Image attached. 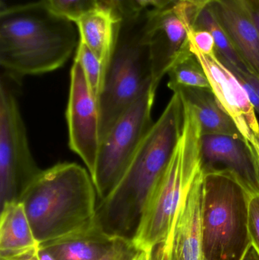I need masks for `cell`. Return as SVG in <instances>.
Instances as JSON below:
<instances>
[{
  "mask_svg": "<svg viewBox=\"0 0 259 260\" xmlns=\"http://www.w3.org/2000/svg\"><path fill=\"white\" fill-rule=\"evenodd\" d=\"M79 44L76 23L55 12L47 0L1 11L2 73L18 82L63 67Z\"/></svg>",
  "mask_w": 259,
  "mask_h": 260,
  "instance_id": "6da1fadb",
  "label": "cell"
},
{
  "mask_svg": "<svg viewBox=\"0 0 259 260\" xmlns=\"http://www.w3.org/2000/svg\"><path fill=\"white\" fill-rule=\"evenodd\" d=\"M183 121V102L173 93L123 177L109 195L98 202L97 218L106 232L126 237V232L135 229L173 157Z\"/></svg>",
  "mask_w": 259,
  "mask_h": 260,
  "instance_id": "7a4b0ae2",
  "label": "cell"
},
{
  "mask_svg": "<svg viewBox=\"0 0 259 260\" xmlns=\"http://www.w3.org/2000/svg\"><path fill=\"white\" fill-rule=\"evenodd\" d=\"M97 200L88 170L63 162L42 170L19 201L41 246L103 227L97 218Z\"/></svg>",
  "mask_w": 259,
  "mask_h": 260,
  "instance_id": "3957f363",
  "label": "cell"
},
{
  "mask_svg": "<svg viewBox=\"0 0 259 260\" xmlns=\"http://www.w3.org/2000/svg\"><path fill=\"white\" fill-rule=\"evenodd\" d=\"M183 104L180 139L164 176L146 203L131 238L136 250L152 251L167 241L182 200L202 170L200 124L193 108Z\"/></svg>",
  "mask_w": 259,
  "mask_h": 260,
  "instance_id": "277c9868",
  "label": "cell"
},
{
  "mask_svg": "<svg viewBox=\"0 0 259 260\" xmlns=\"http://www.w3.org/2000/svg\"><path fill=\"white\" fill-rule=\"evenodd\" d=\"M151 15L152 9H144L119 21L99 96L100 142L122 114L152 85L149 43Z\"/></svg>",
  "mask_w": 259,
  "mask_h": 260,
  "instance_id": "5b68a950",
  "label": "cell"
},
{
  "mask_svg": "<svg viewBox=\"0 0 259 260\" xmlns=\"http://www.w3.org/2000/svg\"><path fill=\"white\" fill-rule=\"evenodd\" d=\"M252 193L226 168L203 170L202 255L208 260H242L252 245Z\"/></svg>",
  "mask_w": 259,
  "mask_h": 260,
  "instance_id": "8992f818",
  "label": "cell"
},
{
  "mask_svg": "<svg viewBox=\"0 0 259 260\" xmlns=\"http://www.w3.org/2000/svg\"><path fill=\"white\" fill-rule=\"evenodd\" d=\"M156 91L152 85L146 88L100 142L92 176L98 201L115 187L152 129Z\"/></svg>",
  "mask_w": 259,
  "mask_h": 260,
  "instance_id": "52a82bcc",
  "label": "cell"
},
{
  "mask_svg": "<svg viewBox=\"0 0 259 260\" xmlns=\"http://www.w3.org/2000/svg\"><path fill=\"white\" fill-rule=\"evenodd\" d=\"M2 73L0 81V200L1 206L20 197L42 169L33 158L14 84Z\"/></svg>",
  "mask_w": 259,
  "mask_h": 260,
  "instance_id": "ba28073f",
  "label": "cell"
},
{
  "mask_svg": "<svg viewBox=\"0 0 259 260\" xmlns=\"http://www.w3.org/2000/svg\"><path fill=\"white\" fill-rule=\"evenodd\" d=\"M66 120L70 149L81 157L92 177L100 145V107L82 67L75 60L70 72Z\"/></svg>",
  "mask_w": 259,
  "mask_h": 260,
  "instance_id": "9c48e42d",
  "label": "cell"
},
{
  "mask_svg": "<svg viewBox=\"0 0 259 260\" xmlns=\"http://www.w3.org/2000/svg\"><path fill=\"white\" fill-rule=\"evenodd\" d=\"M197 9L181 1L164 9H152L149 43L155 89L181 53L190 49L189 31Z\"/></svg>",
  "mask_w": 259,
  "mask_h": 260,
  "instance_id": "30bf717a",
  "label": "cell"
},
{
  "mask_svg": "<svg viewBox=\"0 0 259 260\" xmlns=\"http://www.w3.org/2000/svg\"><path fill=\"white\" fill-rule=\"evenodd\" d=\"M190 46L203 67L214 95L250 145L258 160L259 123L244 87L217 54H203L190 44Z\"/></svg>",
  "mask_w": 259,
  "mask_h": 260,
  "instance_id": "8fae6325",
  "label": "cell"
},
{
  "mask_svg": "<svg viewBox=\"0 0 259 260\" xmlns=\"http://www.w3.org/2000/svg\"><path fill=\"white\" fill-rule=\"evenodd\" d=\"M202 169L225 166L252 194L259 192V165L250 145L241 136L226 134L201 136Z\"/></svg>",
  "mask_w": 259,
  "mask_h": 260,
  "instance_id": "7c38bea8",
  "label": "cell"
},
{
  "mask_svg": "<svg viewBox=\"0 0 259 260\" xmlns=\"http://www.w3.org/2000/svg\"><path fill=\"white\" fill-rule=\"evenodd\" d=\"M208 6L244 59L259 78V33L243 0H212Z\"/></svg>",
  "mask_w": 259,
  "mask_h": 260,
  "instance_id": "4fadbf2b",
  "label": "cell"
},
{
  "mask_svg": "<svg viewBox=\"0 0 259 260\" xmlns=\"http://www.w3.org/2000/svg\"><path fill=\"white\" fill-rule=\"evenodd\" d=\"M0 259L26 260L41 249L22 203L9 202L1 206Z\"/></svg>",
  "mask_w": 259,
  "mask_h": 260,
  "instance_id": "5bb4252c",
  "label": "cell"
},
{
  "mask_svg": "<svg viewBox=\"0 0 259 260\" xmlns=\"http://www.w3.org/2000/svg\"><path fill=\"white\" fill-rule=\"evenodd\" d=\"M203 169L186 194L175 225V239L182 260H202Z\"/></svg>",
  "mask_w": 259,
  "mask_h": 260,
  "instance_id": "9a60e30c",
  "label": "cell"
},
{
  "mask_svg": "<svg viewBox=\"0 0 259 260\" xmlns=\"http://www.w3.org/2000/svg\"><path fill=\"white\" fill-rule=\"evenodd\" d=\"M169 88L179 94L183 102L193 108L200 124L202 135L226 134L243 137L212 90L180 85Z\"/></svg>",
  "mask_w": 259,
  "mask_h": 260,
  "instance_id": "2e32d148",
  "label": "cell"
},
{
  "mask_svg": "<svg viewBox=\"0 0 259 260\" xmlns=\"http://www.w3.org/2000/svg\"><path fill=\"white\" fill-rule=\"evenodd\" d=\"M120 20L109 9L98 7L76 21L79 41L98 57L103 67V76L109 62Z\"/></svg>",
  "mask_w": 259,
  "mask_h": 260,
  "instance_id": "e0dca14e",
  "label": "cell"
},
{
  "mask_svg": "<svg viewBox=\"0 0 259 260\" xmlns=\"http://www.w3.org/2000/svg\"><path fill=\"white\" fill-rule=\"evenodd\" d=\"M120 235L99 227L41 246L56 260H97Z\"/></svg>",
  "mask_w": 259,
  "mask_h": 260,
  "instance_id": "ac0fdd59",
  "label": "cell"
},
{
  "mask_svg": "<svg viewBox=\"0 0 259 260\" xmlns=\"http://www.w3.org/2000/svg\"><path fill=\"white\" fill-rule=\"evenodd\" d=\"M193 26L211 32L215 42L216 54L230 70L239 73H252L209 6L197 9Z\"/></svg>",
  "mask_w": 259,
  "mask_h": 260,
  "instance_id": "d6986e66",
  "label": "cell"
},
{
  "mask_svg": "<svg viewBox=\"0 0 259 260\" xmlns=\"http://www.w3.org/2000/svg\"><path fill=\"white\" fill-rule=\"evenodd\" d=\"M167 75L169 76L168 88L180 85L211 89L206 73L200 61L190 50V49L176 59Z\"/></svg>",
  "mask_w": 259,
  "mask_h": 260,
  "instance_id": "ffe728a7",
  "label": "cell"
},
{
  "mask_svg": "<svg viewBox=\"0 0 259 260\" xmlns=\"http://www.w3.org/2000/svg\"><path fill=\"white\" fill-rule=\"evenodd\" d=\"M74 60L82 67L90 88L99 102L103 79V67L100 59L84 43L79 41Z\"/></svg>",
  "mask_w": 259,
  "mask_h": 260,
  "instance_id": "44dd1931",
  "label": "cell"
},
{
  "mask_svg": "<svg viewBox=\"0 0 259 260\" xmlns=\"http://www.w3.org/2000/svg\"><path fill=\"white\" fill-rule=\"evenodd\" d=\"M47 2L55 12L73 22L100 7L98 0H47Z\"/></svg>",
  "mask_w": 259,
  "mask_h": 260,
  "instance_id": "7402d4cb",
  "label": "cell"
},
{
  "mask_svg": "<svg viewBox=\"0 0 259 260\" xmlns=\"http://www.w3.org/2000/svg\"><path fill=\"white\" fill-rule=\"evenodd\" d=\"M189 40L190 45L203 54H216L214 37L209 30L191 26L189 31Z\"/></svg>",
  "mask_w": 259,
  "mask_h": 260,
  "instance_id": "603a6c76",
  "label": "cell"
},
{
  "mask_svg": "<svg viewBox=\"0 0 259 260\" xmlns=\"http://www.w3.org/2000/svg\"><path fill=\"white\" fill-rule=\"evenodd\" d=\"M99 6L109 9L120 21L137 15L142 9L134 0H98Z\"/></svg>",
  "mask_w": 259,
  "mask_h": 260,
  "instance_id": "cb8c5ba5",
  "label": "cell"
},
{
  "mask_svg": "<svg viewBox=\"0 0 259 260\" xmlns=\"http://www.w3.org/2000/svg\"><path fill=\"white\" fill-rule=\"evenodd\" d=\"M135 251L131 238L120 235L104 254L97 260H127Z\"/></svg>",
  "mask_w": 259,
  "mask_h": 260,
  "instance_id": "d4e9b609",
  "label": "cell"
},
{
  "mask_svg": "<svg viewBox=\"0 0 259 260\" xmlns=\"http://www.w3.org/2000/svg\"><path fill=\"white\" fill-rule=\"evenodd\" d=\"M249 232L252 245L259 254V192L252 194L249 200Z\"/></svg>",
  "mask_w": 259,
  "mask_h": 260,
  "instance_id": "484cf974",
  "label": "cell"
},
{
  "mask_svg": "<svg viewBox=\"0 0 259 260\" xmlns=\"http://www.w3.org/2000/svg\"><path fill=\"white\" fill-rule=\"evenodd\" d=\"M175 225L173 226L172 232H170L165 242L164 260H182L176 245V239H175Z\"/></svg>",
  "mask_w": 259,
  "mask_h": 260,
  "instance_id": "4316f807",
  "label": "cell"
},
{
  "mask_svg": "<svg viewBox=\"0 0 259 260\" xmlns=\"http://www.w3.org/2000/svg\"><path fill=\"white\" fill-rule=\"evenodd\" d=\"M141 9H149L152 6L153 9H161L170 6L174 0H134Z\"/></svg>",
  "mask_w": 259,
  "mask_h": 260,
  "instance_id": "83f0119b",
  "label": "cell"
},
{
  "mask_svg": "<svg viewBox=\"0 0 259 260\" xmlns=\"http://www.w3.org/2000/svg\"><path fill=\"white\" fill-rule=\"evenodd\" d=\"M235 74V73H234ZM236 75V74H235ZM237 76V75H236ZM237 78H238L239 80H240V83L243 85V86L244 87L245 90H246V92H247L248 96H249V100H250L251 104H252V106H253L254 109H255V112L258 113L259 114V96L258 94H257L256 91H255L253 88H252V85L247 82V81L245 80V79H242V78L239 77L238 76H237Z\"/></svg>",
  "mask_w": 259,
  "mask_h": 260,
  "instance_id": "f1b7e54d",
  "label": "cell"
},
{
  "mask_svg": "<svg viewBox=\"0 0 259 260\" xmlns=\"http://www.w3.org/2000/svg\"><path fill=\"white\" fill-rule=\"evenodd\" d=\"M243 2L250 13L259 33V0H243Z\"/></svg>",
  "mask_w": 259,
  "mask_h": 260,
  "instance_id": "f546056e",
  "label": "cell"
},
{
  "mask_svg": "<svg viewBox=\"0 0 259 260\" xmlns=\"http://www.w3.org/2000/svg\"><path fill=\"white\" fill-rule=\"evenodd\" d=\"M232 71V70H231ZM233 73H235L237 76H238L239 77L242 78V79H245V80L247 81L251 85H252V88L255 89V91H256L257 94H258L259 96V78L257 77L255 75H254L253 73H236V72L232 71Z\"/></svg>",
  "mask_w": 259,
  "mask_h": 260,
  "instance_id": "4dcf8cb0",
  "label": "cell"
},
{
  "mask_svg": "<svg viewBox=\"0 0 259 260\" xmlns=\"http://www.w3.org/2000/svg\"><path fill=\"white\" fill-rule=\"evenodd\" d=\"M164 247H165V242L155 247V248L152 250V255H151L150 259L149 260H163Z\"/></svg>",
  "mask_w": 259,
  "mask_h": 260,
  "instance_id": "1f68e13d",
  "label": "cell"
},
{
  "mask_svg": "<svg viewBox=\"0 0 259 260\" xmlns=\"http://www.w3.org/2000/svg\"><path fill=\"white\" fill-rule=\"evenodd\" d=\"M152 251L136 250V251L134 253V254L127 260H149L150 259L151 255H152Z\"/></svg>",
  "mask_w": 259,
  "mask_h": 260,
  "instance_id": "d6a6232c",
  "label": "cell"
},
{
  "mask_svg": "<svg viewBox=\"0 0 259 260\" xmlns=\"http://www.w3.org/2000/svg\"><path fill=\"white\" fill-rule=\"evenodd\" d=\"M174 1L185 2L198 9H201V8L208 6L212 2V0H174Z\"/></svg>",
  "mask_w": 259,
  "mask_h": 260,
  "instance_id": "836d02e7",
  "label": "cell"
},
{
  "mask_svg": "<svg viewBox=\"0 0 259 260\" xmlns=\"http://www.w3.org/2000/svg\"><path fill=\"white\" fill-rule=\"evenodd\" d=\"M242 260H259V254L253 246L251 245Z\"/></svg>",
  "mask_w": 259,
  "mask_h": 260,
  "instance_id": "e575fe53",
  "label": "cell"
},
{
  "mask_svg": "<svg viewBox=\"0 0 259 260\" xmlns=\"http://www.w3.org/2000/svg\"><path fill=\"white\" fill-rule=\"evenodd\" d=\"M33 257L36 260H56L48 251L41 248L33 256Z\"/></svg>",
  "mask_w": 259,
  "mask_h": 260,
  "instance_id": "d590c367",
  "label": "cell"
},
{
  "mask_svg": "<svg viewBox=\"0 0 259 260\" xmlns=\"http://www.w3.org/2000/svg\"><path fill=\"white\" fill-rule=\"evenodd\" d=\"M26 260H36L34 259V257H31V258H30V259H26Z\"/></svg>",
  "mask_w": 259,
  "mask_h": 260,
  "instance_id": "8d00e7d4",
  "label": "cell"
},
{
  "mask_svg": "<svg viewBox=\"0 0 259 260\" xmlns=\"http://www.w3.org/2000/svg\"><path fill=\"white\" fill-rule=\"evenodd\" d=\"M258 147H259V139H258ZM258 165H259V151H258Z\"/></svg>",
  "mask_w": 259,
  "mask_h": 260,
  "instance_id": "74e56055",
  "label": "cell"
},
{
  "mask_svg": "<svg viewBox=\"0 0 259 260\" xmlns=\"http://www.w3.org/2000/svg\"><path fill=\"white\" fill-rule=\"evenodd\" d=\"M202 260H208V259H205V258L203 257V258H202Z\"/></svg>",
  "mask_w": 259,
  "mask_h": 260,
  "instance_id": "f35d334b",
  "label": "cell"
},
{
  "mask_svg": "<svg viewBox=\"0 0 259 260\" xmlns=\"http://www.w3.org/2000/svg\"><path fill=\"white\" fill-rule=\"evenodd\" d=\"M1 260H3V259H1Z\"/></svg>",
  "mask_w": 259,
  "mask_h": 260,
  "instance_id": "ab89813d",
  "label": "cell"
}]
</instances>
